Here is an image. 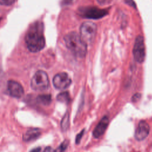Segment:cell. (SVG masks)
Wrapping results in <instances>:
<instances>
[{
    "label": "cell",
    "mask_w": 152,
    "mask_h": 152,
    "mask_svg": "<svg viewBox=\"0 0 152 152\" xmlns=\"http://www.w3.org/2000/svg\"><path fill=\"white\" fill-rule=\"evenodd\" d=\"M25 42L31 52H37L44 48L45 39L42 23L36 22L30 27L25 36Z\"/></svg>",
    "instance_id": "obj_1"
},
{
    "label": "cell",
    "mask_w": 152,
    "mask_h": 152,
    "mask_svg": "<svg viewBox=\"0 0 152 152\" xmlns=\"http://www.w3.org/2000/svg\"><path fill=\"white\" fill-rule=\"evenodd\" d=\"M64 39L66 48L74 55L81 58L86 56L87 53V45L77 33L71 31L66 34Z\"/></svg>",
    "instance_id": "obj_2"
},
{
    "label": "cell",
    "mask_w": 152,
    "mask_h": 152,
    "mask_svg": "<svg viewBox=\"0 0 152 152\" xmlns=\"http://www.w3.org/2000/svg\"><path fill=\"white\" fill-rule=\"evenodd\" d=\"M97 33V26L91 21L83 23L80 29V36L86 45H90L95 39Z\"/></svg>",
    "instance_id": "obj_3"
},
{
    "label": "cell",
    "mask_w": 152,
    "mask_h": 152,
    "mask_svg": "<svg viewBox=\"0 0 152 152\" xmlns=\"http://www.w3.org/2000/svg\"><path fill=\"white\" fill-rule=\"evenodd\" d=\"M49 87V80L46 72L37 71L31 80V87L36 91H44Z\"/></svg>",
    "instance_id": "obj_4"
},
{
    "label": "cell",
    "mask_w": 152,
    "mask_h": 152,
    "mask_svg": "<svg viewBox=\"0 0 152 152\" xmlns=\"http://www.w3.org/2000/svg\"><path fill=\"white\" fill-rule=\"evenodd\" d=\"M79 14L83 17L90 19H98L107 14V11L95 7H81L78 10Z\"/></svg>",
    "instance_id": "obj_5"
},
{
    "label": "cell",
    "mask_w": 152,
    "mask_h": 152,
    "mask_svg": "<svg viewBox=\"0 0 152 152\" xmlns=\"http://www.w3.org/2000/svg\"><path fill=\"white\" fill-rule=\"evenodd\" d=\"M133 55L135 60L139 63L144 61L145 58V46L144 38L142 36H138L133 48Z\"/></svg>",
    "instance_id": "obj_6"
},
{
    "label": "cell",
    "mask_w": 152,
    "mask_h": 152,
    "mask_svg": "<svg viewBox=\"0 0 152 152\" xmlns=\"http://www.w3.org/2000/svg\"><path fill=\"white\" fill-rule=\"evenodd\" d=\"M71 83V80L66 72L58 73L53 78V84L58 90H64L68 88Z\"/></svg>",
    "instance_id": "obj_7"
},
{
    "label": "cell",
    "mask_w": 152,
    "mask_h": 152,
    "mask_svg": "<svg viewBox=\"0 0 152 152\" xmlns=\"http://www.w3.org/2000/svg\"><path fill=\"white\" fill-rule=\"evenodd\" d=\"M7 90L10 95L15 98H20L24 94L23 86L17 81L10 80L7 83Z\"/></svg>",
    "instance_id": "obj_8"
},
{
    "label": "cell",
    "mask_w": 152,
    "mask_h": 152,
    "mask_svg": "<svg viewBox=\"0 0 152 152\" xmlns=\"http://www.w3.org/2000/svg\"><path fill=\"white\" fill-rule=\"evenodd\" d=\"M150 131V127L148 124L144 121H141L136 129L135 133V138L138 141H142L144 140L148 135Z\"/></svg>",
    "instance_id": "obj_9"
},
{
    "label": "cell",
    "mask_w": 152,
    "mask_h": 152,
    "mask_svg": "<svg viewBox=\"0 0 152 152\" xmlns=\"http://www.w3.org/2000/svg\"><path fill=\"white\" fill-rule=\"evenodd\" d=\"M109 124V118L107 116H104L102 118L100 121L97 124V126L94 128L93 135L94 138H99L104 132L107 125Z\"/></svg>",
    "instance_id": "obj_10"
},
{
    "label": "cell",
    "mask_w": 152,
    "mask_h": 152,
    "mask_svg": "<svg viewBox=\"0 0 152 152\" xmlns=\"http://www.w3.org/2000/svg\"><path fill=\"white\" fill-rule=\"evenodd\" d=\"M41 135L39 128H30L23 135V140L24 142H31L37 140Z\"/></svg>",
    "instance_id": "obj_11"
},
{
    "label": "cell",
    "mask_w": 152,
    "mask_h": 152,
    "mask_svg": "<svg viewBox=\"0 0 152 152\" xmlns=\"http://www.w3.org/2000/svg\"><path fill=\"white\" fill-rule=\"evenodd\" d=\"M37 103L43 105H49L52 102V97L50 94H40L36 97Z\"/></svg>",
    "instance_id": "obj_12"
},
{
    "label": "cell",
    "mask_w": 152,
    "mask_h": 152,
    "mask_svg": "<svg viewBox=\"0 0 152 152\" xmlns=\"http://www.w3.org/2000/svg\"><path fill=\"white\" fill-rule=\"evenodd\" d=\"M69 115L68 112H66L62 117L61 122V128L63 131H66L69 127Z\"/></svg>",
    "instance_id": "obj_13"
},
{
    "label": "cell",
    "mask_w": 152,
    "mask_h": 152,
    "mask_svg": "<svg viewBox=\"0 0 152 152\" xmlns=\"http://www.w3.org/2000/svg\"><path fill=\"white\" fill-rule=\"evenodd\" d=\"M56 99L58 101L62 103H67L69 101V95L67 91H64L59 93Z\"/></svg>",
    "instance_id": "obj_14"
},
{
    "label": "cell",
    "mask_w": 152,
    "mask_h": 152,
    "mask_svg": "<svg viewBox=\"0 0 152 152\" xmlns=\"http://www.w3.org/2000/svg\"><path fill=\"white\" fill-rule=\"evenodd\" d=\"M68 140H65L64 141L61 145L58 147V148L55 150V152H64L65 150L66 149L68 145Z\"/></svg>",
    "instance_id": "obj_15"
},
{
    "label": "cell",
    "mask_w": 152,
    "mask_h": 152,
    "mask_svg": "<svg viewBox=\"0 0 152 152\" xmlns=\"http://www.w3.org/2000/svg\"><path fill=\"white\" fill-rule=\"evenodd\" d=\"M15 0H0V4L2 5L9 6L14 4Z\"/></svg>",
    "instance_id": "obj_16"
},
{
    "label": "cell",
    "mask_w": 152,
    "mask_h": 152,
    "mask_svg": "<svg viewBox=\"0 0 152 152\" xmlns=\"http://www.w3.org/2000/svg\"><path fill=\"white\" fill-rule=\"evenodd\" d=\"M140 96H141L140 94L137 93V94H134V95L133 96V97H132V100L133 102H137V101H138V100L140 99Z\"/></svg>",
    "instance_id": "obj_17"
},
{
    "label": "cell",
    "mask_w": 152,
    "mask_h": 152,
    "mask_svg": "<svg viewBox=\"0 0 152 152\" xmlns=\"http://www.w3.org/2000/svg\"><path fill=\"white\" fill-rule=\"evenodd\" d=\"M43 152H55V150L52 147L48 146L45 148Z\"/></svg>",
    "instance_id": "obj_18"
},
{
    "label": "cell",
    "mask_w": 152,
    "mask_h": 152,
    "mask_svg": "<svg viewBox=\"0 0 152 152\" xmlns=\"http://www.w3.org/2000/svg\"><path fill=\"white\" fill-rule=\"evenodd\" d=\"M83 132H84V131H81V132L80 133H79V134H78V135L77 136V138H76V143H77V144L79 143V142H80V140L81 139V137H82V136H83Z\"/></svg>",
    "instance_id": "obj_19"
},
{
    "label": "cell",
    "mask_w": 152,
    "mask_h": 152,
    "mask_svg": "<svg viewBox=\"0 0 152 152\" xmlns=\"http://www.w3.org/2000/svg\"><path fill=\"white\" fill-rule=\"evenodd\" d=\"M125 2H126V4H128L129 5H130V6H131V7H133L134 8H135L136 5H135V2H134L133 0H125Z\"/></svg>",
    "instance_id": "obj_20"
},
{
    "label": "cell",
    "mask_w": 152,
    "mask_h": 152,
    "mask_svg": "<svg viewBox=\"0 0 152 152\" xmlns=\"http://www.w3.org/2000/svg\"><path fill=\"white\" fill-rule=\"evenodd\" d=\"M40 151H41V148L40 147H37L31 149L29 152H40Z\"/></svg>",
    "instance_id": "obj_21"
},
{
    "label": "cell",
    "mask_w": 152,
    "mask_h": 152,
    "mask_svg": "<svg viewBox=\"0 0 152 152\" xmlns=\"http://www.w3.org/2000/svg\"><path fill=\"white\" fill-rule=\"evenodd\" d=\"M72 0H64L63 1V3L64 4H68L69 3H70Z\"/></svg>",
    "instance_id": "obj_22"
},
{
    "label": "cell",
    "mask_w": 152,
    "mask_h": 152,
    "mask_svg": "<svg viewBox=\"0 0 152 152\" xmlns=\"http://www.w3.org/2000/svg\"><path fill=\"white\" fill-rule=\"evenodd\" d=\"M97 2L100 4H104L106 1V0H97Z\"/></svg>",
    "instance_id": "obj_23"
},
{
    "label": "cell",
    "mask_w": 152,
    "mask_h": 152,
    "mask_svg": "<svg viewBox=\"0 0 152 152\" xmlns=\"http://www.w3.org/2000/svg\"><path fill=\"white\" fill-rule=\"evenodd\" d=\"M0 20H1V18H0Z\"/></svg>",
    "instance_id": "obj_24"
}]
</instances>
